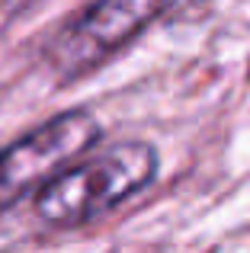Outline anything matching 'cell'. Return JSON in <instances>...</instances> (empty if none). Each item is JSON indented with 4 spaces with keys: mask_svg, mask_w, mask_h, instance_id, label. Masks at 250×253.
I'll list each match as a JSON object with an SVG mask.
<instances>
[{
    "mask_svg": "<svg viewBox=\"0 0 250 253\" xmlns=\"http://www.w3.org/2000/svg\"><path fill=\"white\" fill-rule=\"evenodd\" d=\"M154 176L157 151L144 141H122L48 176L36 196V215L48 228H81L141 192Z\"/></svg>",
    "mask_w": 250,
    "mask_h": 253,
    "instance_id": "1",
    "label": "cell"
},
{
    "mask_svg": "<svg viewBox=\"0 0 250 253\" xmlns=\"http://www.w3.org/2000/svg\"><path fill=\"white\" fill-rule=\"evenodd\" d=\"M167 0H96L77 13L48 45V64L61 81L93 74L141 36L164 13Z\"/></svg>",
    "mask_w": 250,
    "mask_h": 253,
    "instance_id": "2",
    "label": "cell"
},
{
    "mask_svg": "<svg viewBox=\"0 0 250 253\" xmlns=\"http://www.w3.org/2000/svg\"><path fill=\"white\" fill-rule=\"evenodd\" d=\"M100 141V122L83 109L48 119L36 131L0 151V211L16 205L29 189L55 176L68 161Z\"/></svg>",
    "mask_w": 250,
    "mask_h": 253,
    "instance_id": "3",
    "label": "cell"
},
{
    "mask_svg": "<svg viewBox=\"0 0 250 253\" xmlns=\"http://www.w3.org/2000/svg\"><path fill=\"white\" fill-rule=\"evenodd\" d=\"M13 3H32V0H13Z\"/></svg>",
    "mask_w": 250,
    "mask_h": 253,
    "instance_id": "4",
    "label": "cell"
}]
</instances>
